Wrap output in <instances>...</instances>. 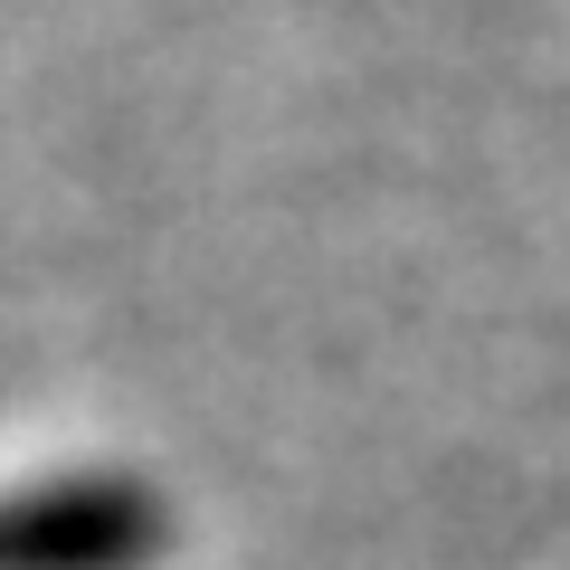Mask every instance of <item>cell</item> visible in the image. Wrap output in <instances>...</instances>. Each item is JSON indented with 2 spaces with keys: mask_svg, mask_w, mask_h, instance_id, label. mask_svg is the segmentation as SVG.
Segmentation results:
<instances>
[{
  "mask_svg": "<svg viewBox=\"0 0 570 570\" xmlns=\"http://www.w3.org/2000/svg\"><path fill=\"white\" fill-rule=\"evenodd\" d=\"M163 532L171 523L142 485H48L0 504V570H134Z\"/></svg>",
  "mask_w": 570,
  "mask_h": 570,
  "instance_id": "cell-1",
  "label": "cell"
}]
</instances>
